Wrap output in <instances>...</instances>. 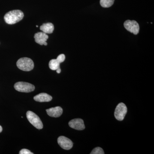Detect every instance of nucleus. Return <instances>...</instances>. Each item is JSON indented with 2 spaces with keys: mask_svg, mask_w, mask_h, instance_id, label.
Listing matches in <instances>:
<instances>
[{
  "mask_svg": "<svg viewBox=\"0 0 154 154\" xmlns=\"http://www.w3.org/2000/svg\"><path fill=\"white\" fill-rule=\"evenodd\" d=\"M24 17V13L22 11L14 10L7 13L4 17V19L7 24L13 25L21 21Z\"/></svg>",
  "mask_w": 154,
  "mask_h": 154,
  "instance_id": "obj_1",
  "label": "nucleus"
},
{
  "mask_svg": "<svg viewBox=\"0 0 154 154\" xmlns=\"http://www.w3.org/2000/svg\"><path fill=\"white\" fill-rule=\"evenodd\" d=\"M18 68L24 71H30L34 68V63L31 59L23 57L19 59L17 62Z\"/></svg>",
  "mask_w": 154,
  "mask_h": 154,
  "instance_id": "obj_2",
  "label": "nucleus"
},
{
  "mask_svg": "<svg viewBox=\"0 0 154 154\" xmlns=\"http://www.w3.org/2000/svg\"><path fill=\"white\" fill-rule=\"evenodd\" d=\"M26 116L29 122L37 129H41L43 128L42 122L35 113L31 111H27Z\"/></svg>",
  "mask_w": 154,
  "mask_h": 154,
  "instance_id": "obj_3",
  "label": "nucleus"
},
{
  "mask_svg": "<svg viewBox=\"0 0 154 154\" xmlns=\"http://www.w3.org/2000/svg\"><path fill=\"white\" fill-rule=\"evenodd\" d=\"M35 88L32 84L25 82H18L14 85L15 90L22 93H30L34 91Z\"/></svg>",
  "mask_w": 154,
  "mask_h": 154,
  "instance_id": "obj_4",
  "label": "nucleus"
},
{
  "mask_svg": "<svg viewBox=\"0 0 154 154\" xmlns=\"http://www.w3.org/2000/svg\"><path fill=\"white\" fill-rule=\"evenodd\" d=\"M127 112V108L124 103L119 104L116 108L114 116L116 119L119 121H122L124 119Z\"/></svg>",
  "mask_w": 154,
  "mask_h": 154,
  "instance_id": "obj_5",
  "label": "nucleus"
},
{
  "mask_svg": "<svg viewBox=\"0 0 154 154\" xmlns=\"http://www.w3.org/2000/svg\"><path fill=\"white\" fill-rule=\"evenodd\" d=\"M125 28L131 33L137 35L139 32V25L136 21L134 20H127L124 22Z\"/></svg>",
  "mask_w": 154,
  "mask_h": 154,
  "instance_id": "obj_6",
  "label": "nucleus"
},
{
  "mask_svg": "<svg viewBox=\"0 0 154 154\" xmlns=\"http://www.w3.org/2000/svg\"><path fill=\"white\" fill-rule=\"evenodd\" d=\"M57 142L62 148L65 150H69L73 146V143L69 139L66 137L60 136L57 139Z\"/></svg>",
  "mask_w": 154,
  "mask_h": 154,
  "instance_id": "obj_7",
  "label": "nucleus"
},
{
  "mask_svg": "<svg viewBox=\"0 0 154 154\" xmlns=\"http://www.w3.org/2000/svg\"><path fill=\"white\" fill-rule=\"evenodd\" d=\"M69 126L77 130H83L85 128L84 121L81 119H75L71 120L69 123Z\"/></svg>",
  "mask_w": 154,
  "mask_h": 154,
  "instance_id": "obj_8",
  "label": "nucleus"
},
{
  "mask_svg": "<svg viewBox=\"0 0 154 154\" xmlns=\"http://www.w3.org/2000/svg\"><path fill=\"white\" fill-rule=\"evenodd\" d=\"M35 41L40 45H47L46 41L48 38V35L43 32H38L34 35Z\"/></svg>",
  "mask_w": 154,
  "mask_h": 154,
  "instance_id": "obj_9",
  "label": "nucleus"
},
{
  "mask_svg": "<svg viewBox=\"0 0 154 154\" xmlns=\"http://www.w3.org/2000/svg\"><path fill=\"white\" fill-rule=\"evenodd\" d=\"M47 114L50 116L53 117H59L62 114L63 110L60 107H51L46 110Z\"/></svg>",
  "mask_w": 154,
  "mask_h": 154,
  "instance_id": "obj_10",
  "label": "nucleus"
},
{
  "mask_svg": "<svg viewBox=\"0 0 154 154\" xmlns=\"http://www.w3.org/2000/svg\"><path fill=\"white\" fill-rule=\"evenodd\" d=\"M33 99L36 102H48L52 100V97L50 95L45 93H41L34 96Z\"/></svg>",
  "mask_w": 154,
  "mask_h": 154,
  "instance_id": "obj_11",
  "label": "nucleus"
},
{
  "mask_svg": "<svg viewBox=\"0 0 154 154\" xmlns=\"http://www.w3.org/2000/svg\"><path fill=\"white\" fill-rule=\"evenodd\" d=\"M40 29L45 33H51L54 30V26L51 23H44L40 26Z\"/></svg>",
  "mask_w": 154,
  "mask_h": 154,
  "instance_id": "obj_12",
  "label": "nucleus"
},
{
  "mask_svg": "<svg viewBox=\"0 0 154 154\" xmlns=\"http://www.w3.org/2000/svg\"><path fill=\"white\" fill-rule=\"evenodd\" d=\"M60 63L57 59H52L50 61L49 67L52 70H56L60 68Z\"/></svg>",
  "mask_w": 154,
  "mask_h": 154,
  "instance_id": "obj_13",
  "label": "nucleus"
},
{
  "mask_svg": "<svg viewBox=\"0 0 154 154\" xmlns=\"http://www.w3.org/2000/svg\"><path fill=\"white\" fill-rule=\"evenodd\" d=\"M115 0H100V5L103 8H110L113 5Z\"/></svg>",
  "mask_w": 154,
  "mask_h": 154,
  "instance_id": "obj_14",
  "label": "nucleus"
},
{
  "mask_svg": "<svg viewBox=\"0 0 154 154\" xmlns=\"http://www.w3.org/2000/svg\"><path fill=\"white\" fill-rule=\"evenodd\" d=\"M91 154H105L104 151L101 148L96 147L93 150Z\"/></svg>",
  "mask_w": 154,
  "mask_h": 154,
  "instance_id": "obj_15",
  "label": "nucleus"
},
{
  "mask_svg": "<svg viewBox=\"0 0 154 154\" xmlns=\"http://www.w3.org/2000/svg\"><path fill=\"white\" fill-rule=\"evenodd\" d=\"M57 60L60 63L63 62L65 60V56L64 54H61L57 57Z\"/></svg>",
  "mask_w": 154,
  "mask_h": 154,
  "instance_id": "obj_16",
  "label": "nucleus"
},
{
  "mask_svg": "<svg viewBox=\"0 0 154 154\" xmlns=\"http://www.w3.org/2000/svg\"><path fill=\"white\" fill-rule=\"evenodd\" d=\"M19 154H33V153L31 152L29 150L27 149H22L20 151Z\"/></svg>",
  "mask_w": 154,
  "mask_h": 154,
  "instance_id": "obj_17",
  "label": "nucleus"
},
{
  "mask_svg": "<svg viewBox=\"0 0 154 154\" xmlns=\"http://www.w3.org/2000/svg\"><path fill=\"white\" fill-rule=\"evenodd\" d=\"M56 71L57 72V73H60L61 72V69H60V68H59L57 69L56 70Z\"/></svg>",
  "mask_w": 154,
  "mask_h": 154,
  "instance_id": "obj_18",
  "label": "nucleus"
},
{
  "mask_svg": "<svg viewBox=\"0 0 154 154\" xmlns=\"http://www.w3.org/2000/svg\"><path fill=\"white\" fill-rule=\"evenodd\" d=\"M3 129H2V126L0 125V133H1L2 132V131Z\"/></svg>",
  "mask_w": 154,
  "mask_h": 154,
  "instance_id": "obj_19",
  "label": "nucleus"
},
{
  "mask_svg": "<svg viewBox=\"0 0 154 154\" xmlns=\"http://www.w3.org/2000/svg\"><path fill=\"white\" fill-rule=\"evenodd\" d=\"M36 27H38V25H36Z\"/></svg>",
  "mask_w": 154,
  "mask_h": 154,
  "instance_id": "obj_20",
  "label": "nucleus"
}]
</instances>
